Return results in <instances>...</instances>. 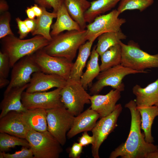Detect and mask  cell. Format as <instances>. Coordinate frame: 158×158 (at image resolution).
I'll return each mask as SVG.
<instances>
[{
  "mask_svg": "<svg viewBox=\"0 0 158 158\" xmlns=\"http://www.w3.org/2000/svg\"><path fill=\"white\" fill-rule=\"evenodd\" d=\"M93 42L87 41L81 45L78 49L76 59L73 63L70 78L80 81L83 73V70L87 61L90 55L91 50Z\"/></svg>",
  "mask_w": 158,
  "mask_h": 158,
  "instance_id": "cell-24",
  "label": "cell"
},
{
  "mask_svg": "<svg viewBox=\"0 0 158 158\" xmlns=\"http://www.w3.org/2000/svg\"><path fill=\"white\" fill-rule=\"evenodd\" d=\"M22 119L31 130L44 132L47 130L46 110L41 108L27 109L21 112Z\"/></svg>",
  "mask_w": 158,
  "mask_h": 158,
  "instance_id": "cell-20",
  "label": "cell"
},
{
  "mask_svg": "<svg viewBox=\"0 0 158 158\" xmlns=\"http://www.w3.org/2000/svg\"><path fill=\"white\" fill-rule=\"evenodd\" d=\"M12 68L10 82L4 94L12 88L28 84L32 74L41 71L35 60L34 54L21 58Z\"/></svg>",
  "mask_w": 158,
  "mask_h": 158,
  "instance_id": "cell-13",
  "label": "cell"
},
{
  "mask_svg": "<svg viewBox=\"0 0 158 158\" xmlns=\"http://www.w3.org/2000/svg\"><path fill=\"white\" fill-rule=\"evenodd\" d=\"M8 6L5 0H0V13L2 14L8 11Z\"/></svg>",
  "mask_w": 158,
  "mask_h": 158,
  "instance_id": "cell-41",
  "label": "cell"
},
{
  "mask_svg": "<svg viewBox=\"0 0 158 158\" xmlns=\"http://www.w3.org/2000/svg\"><path fill=\"white\" fill-rule=\"evenodd\" d=\"M23 21L28 28L30 32L32 33L35 30L37 25V19L27 18Z\"/></svg>",
  "mask_w": 158,
  "mask_h": 158,
  "instance_id": "cell-39",
  "label": "cell"
},
{
  "mask_svg": "<svg viewBox=\"0 0 158 158\" xmlns=\"http://www.w3.org/2000/svg\"><path fill=\"white\" fill-rule=\"evenodd\" d=\"M99 118V114L90 108L75 116L72 126L67 133V138L71 139L82 132L92 131Z\"/></svg>",
  "mask_w": 158,
  "mask_h": 158,
  "instance_id": "cell-17",
  "label": "cell"
},
{
  "mask_svg": "<svg viewBox=\"0 0 158 158\" xmlns=\"http://www.w3.org/2000/svg\"><path fill=\"white\" fill-rule=\"evenodd\" d=\"M146 71L132 69L120 64L101 71L96 78L97 80L90 89L91 95L98 94L106 86H110L121 92L124 90L122 80L126 75L139 73H147Z\"/></svg>",
  "mask_w": 158,
  "mask_h": 158,
  "instance_id": "cell-6",
  "label": "cell"
},
{
  "mask_svg": "<svg viewBox=\"0 0 158 158\" xmlns=\"http://www.w3.org/2000/svg\"><path fill=\"white\" fill-rule=\"evenodd\" d=\"M11 15L8 11L4 13L0 16V38L8 35H14L10 28Z\"/></svg>",
  "mask_w": 158,
  "mask_h": 158,
  "instance_id": "cell-32",
  "label": "cell"
},
{
  "mask_svg": "<svg viewBox=\"0 0 158 158\" xmlns=\"http://www.w3.org/2000/svg\"><path fill=\"white\" fill-rule=\"evenodd\" d=\"M25 139L34 158H58L63 152L62 145L48 130L40 132L31 130Z\"/></svg>",
  "mask_w": 158,
  "mask_h": 158,
  "instance_id": "cell-5",
  "label": "cell"
},
{
  "mask_svg": "<svg viewBox=\"0 0 158 158\" xmlns=\"http://www.w3.org/2000/svg\"><path fill=\"white\" fill-rule=\"evenodd\" d=\"M87 41L86 29L67 31L52 37L42 50L50 55L72 62L80 47Z\"/></svg>",
  "mask_w": 158,
  "mask_h": 158,
  "instance_id": "cell-2",
  "label": "cell"
},
{
  "mask_svg": "<svg viewBox=\"0 0 158 158\" xmlns=\"http://www.w3.org/2000/svg\"><path fill=\"white\" fill-rule=\"evenodd\" d=\"M56 13V20L51 26V30L50 34L52 37L59 34L64 31L81 30L79 25L71 17L63 3Z\"/></svg>",
  "mask_w": 158,
  "mask_h": 158,
  "instance_id": "cell-21",
  "label": "cell"
},
{
  "mask_svg": "<svg viewBox=\"0 0 158 158\" xmlns=\"http://www.w3.org/2000/svg\"><path fill=\"white\" fill-rule=\"evenodd\" d=\"M122 110L120 104H116L114 111L108 115L100 118L92 129L94 141L91 151L94 158H99V150L104 141L117 126L118 118Z\"/></svg>",
  "mask_w": 158,
  "mask_h": 158,
  "instance_id": "cell-11",
  "label": "cell"
},
{
  "mask_svg": "<svg viewBox=\"0 0 158 158\" xmlns=\"http://www.w3.org/2000/svg\"><path fill=\"white\" fill-rule=\"evenodd\" d=\"M0 158H4V156L3 154V152L0 151Z\"/></svg>",
  "mask_w": 158,
  "mask_h": 158,
  "instance_id": "cell-45",
  "label": "cell"
},
{
  "mask_svg": "<svg viewBox=\"0 0 158 158\" xmlns=\"http://www.w3.org/2000/svg\"><path fill=\"white\" fill-rule=\"evenodd\" d=\"M121 64L132 69L144 71L147 68H158V54L151 55L142 50L138 44L133 41L125 44L121 41Z\"/></svg>",
  "mask_w": 158,
  "mask_h": 158,
  "instance_id": "cell-4",
  "label": "cell"
},
{
  "mask_svg": "<svg viewBox=\"0 0 158 158\" xmlns=\"http://www.w3.org/2000/svg\"><path fill=\"white\" fill-rule=\"evenodd\" d=\"M141 118V129L143 130L145 141L149 143L154 142L151 132L152 127L155 118L158 116V107L152 106L137 107Z\"/></svg>",
  "mask_w": 158,
  "mask_h": 158,
  "instance_id": "cell-23",
  "label": "cell"
},
{
  "mask_svg": "<svg viewBox=\"0 0 158 158\" xmlns=\"http://www.w3.org/2000/svg\"><path fill=\"white\" fill-rule=\"evenodd\" d=\"M10 81L6 78L0 76V88L2 89L8 85L9 84Z\"/></svg>",
  "mask_w": 158,
  "mask_h": 158,
  "instance_id": "cell-42",
  "label": "cell"
},
{
  "mask_svg": "<svg viewBox=\"0 0 158 158\" xmlns=\"http://www.w3.org/2000/svg\"><path fill=\"white\" fill-rule=\"evenodd\" d=\"M47 130L62 145L71 128L75 116L64 107L46 110Z\"/></svg>",
  "mask_w": 158,
  "mask_h": 158,
  "instance_id": "cell-8",
  "label": "cell"
},
{
  "mask_svg": "<svg viewBox=\"0 0 158 158\" xmlns=\"http://www.w3.org/2000/svg\"><path fill=\"white\" fill-rule=\"evenodd\" d=\"M19 151L13 154L6 153L3 152L4 158H34L33 152L31 149L26 147H22Z\"/></svg>",
  "mask_w": 158,
  "mask_h": 158,
  "instance_id": "cell-34",
  "label": "cell"
},
{
  "mask_svg": "<svg viewBox=\"0 0 158 158\" xmlns=\"http://www.w3.org/2000/svg\"><path fill=\"white\" fill-rule=\"evenodd\" d=\"M94 139L92 136H90L85 131L81 137L78 139V143L82 146H85L90 144L92 145Z\"/></svg>",
  "mask_w": 158,
  "mask_h": 158,
  "instance_id": "cell-38",
  "label": "cell"
},
{
  "mask_svg": "<svg viewBox=\"0 0 158 158\" xmlns=\"http://www.w3.org/2000/svg\"><path fill=\"white\" fill-rule=\"evenodd\" d=\"M17 146L30 148L28 141L22 138L4 133H0V151L5 152Z\"/></svg>",
  "mask_w": 158,
  "mask_h": 158,
  "instance_id": "cell-30",
  "label": "cell"
},
{
  "mask_svg": "<svg viewBox=\"0 0 158 158\" xmlns=\"http://www.w3.org/2000/svg\"><path fill=\"white\" fill-rule=\"evenodd\" d=\"M11 68L10 60L8 55L0 51V76L7 78Z\"/></svg>",
  "mask_w": 158,
  "mask_h": 158,
  "instance_id": "cell-33",
  "label": "cell"
},
{
  "mask_svg": "<svg viewBox=\"0 0 158 158\" xmlns=\"http://www.w3.org/2000/svg\"><path fill=\"white\" fill-rule=\"evenodd\" d=\"M83 146L79 143L75 142L72 145L69 150V157L79 158L82 152Z\"/></svg>",
  "mask_w": 158,
  "mask_h": 158,
  "instance_id": "cell-37",
  "label": "cell"
},
{
  "mask_svg": "<svg viewBox=\"0 0 158 158\" xmlns=\"http://www.w3.org/2000/svg\"><path fill=\"white\" fill-rule=\"evenodd\" d=\"M137 107H158V78L144 88L136 85L132 88Z\"/></svg>",
  "mask_w": 158,
  "mask_h": 158,
  "instance_id": "cell-18",
  "label": "cell"
},
{
  "mask_svg": "<svg viewBox=\"0 0 158 158\" xmlns=\"http://www.w3.org/2000/svg\"><path fill=\"white\" fill-rule=\"evenodd\" d=\"M28 84L12 88L4 94L0 105L1 110L0 118L11 111L22 112L26 111L22 102L21 97L23 92L26 90Z\"/></svg>",
  "mask_w": 158,
  "mask_h": 158,
  "instance_id": "cell-19",
  "label": "cell"
},
{
  "mask_svg": "<svg viewBox=\"0 0 158 158\" xmlns=\"http://www.w3.org/2000/svg\"><path fill=\"white\" fill-rule=\"evenodd\" d=\"M67 82V80L58 75L39 71L32 74L25 91L33 93L45 92L54 87L62 88Z\"/></svg>",
  "mask_w": 158,
  "mask_h": 158,
  "instance_id": "cell-14",
  "label": "cell"
},
{
  "mask_svg": "<svg viewBox=\"0 0 158 158\" xmlns=\"http://www.w3.org/2000/svg\"><path fill=\"white\" fill-rule=\"evenodd\" d=\"M63 3L71 17L81 29H85L87 25L85 15L90 6L91 2L87 0H63Z\"/></svg>",
  "mask_w": 158,
  "mask_h": 158,
  "instance_id": "cell-22",
  "label": "cell"
},
{
  "mask_svg": "<svg viewBox=\"0 0 158 158\" xmlns=\"http://www.w3.org/2000/svg\"><path fill=\"white\" fill-rule=\"evenodd\" d=\"M61 88L49 92L28 93L24 91L22 102L26 109L37 108L46 110L64 107L60 94Z\"/></svg>",
  "mask_w": 158,
  "mask_h": 158,
  "instance_id": "cell-10",
  "label": "cell"
},
{
  "mask_svg": "<svg viewBox=\"0 0 158 158\" xmlns=\"http://www.w3.org/2000/svg\"><path fill=\"white\" fill-rule=\"evenodd\" d=\"M42 7L43 11L42 14L37 17L36 27L32 34L34 36L41 35L50 41L52 39L50 30L53 19L56 18L57 13L54 11L48 12L46 8Z\"/></svg>",
  "mask_w": 158,
  "mask_h": 158,
  "instance_id": "cell-25",
  "label": "cell"
},
{
  "mask_svg": "<svg viewBox=\"0 0 158 158\" xmlns=\"http://www.w3.org/2000/svg\"><path fill=\"white\" fill-rule=\"evenodd\" d=\"M31 130L23 121L21 112L11 111L0 118V133L25 139L28 132Z\"/></svg>",
  "mask_w": 158,
  "mask_h": 158,
  "instance_id": "cell-15",
  "label": "cell"
},
{
  "mask_svg": "<svg viewBox=\"0 0 158 158\" xmlns=\"http://www.w3.org/2000/svg\"><path fill=\"white\" fill-rule=\"evenodd\" d=\"M36 4L46 8H52L54 12L56 13L63 3V0H34Z\"/></svg>",
  "mask_w": 158,
  "mask_h": 158,
  "instance_id": "cell-35",
  "label": "cell"
},
{
  "mask_svg": "<svg viewBox=\"0 0 158 158\" xmlns=\"http://www.w3.org/2000/svg\"><path fill=\"white\" fill-rule=\"evenodd\" d=\"M85 90L80 80L70 78L61 90V99L64 107L75 116L83 112L85 104H90L91 95Z\"/></svg>",
  "mask_w": 158,
  "mask_h": 158,
  "instance_id": "cell-7",
  "label": "cell"
},
{
  "mask_svg": "<svg viewBox=\"0 0 158 158\" xmlns=\"http://www.w3.org/2000/svg\"><path fill=\"white\" fill-rule=\"evenodd\" d=\"M25 12L29 18L34 19L36 16L34 11L31 7H27L25 10Z\"/></svg>",
  "mask_w": 158,
  "mask_h": 158,
  "instance_id": "cell-43",
  "label": "cell"
},
{
  "mask_svg": "<svg viewBox=\"0 0 158 158\" xmlns=\"http://www.w3.org/2000/svg\"><path fill=\"white\" fill-rule=\"evenodd\" d=\"M125 108L130 110L131 124L129 135L126 140L111 153L109 158H147L150 153L158 150V146L147 142L141 131V118L135 100L126 104Z\"/></svg>",
  "mask_w": 158,
  "mask_h": 158,
  "instance_id": "cell-1",
  "label": "cell"
},
{
  "mask_svg": "<svg viewBox=\"0 0 158 158\" xmlns=\"http://www.w3.org/2000/svg\"><path fill=\"white\" fill-rule=\"evenodd\" d=\"M154 0H121L117 9L120 14L128 10L137 9L142 12L151 5Z\"/></svg>",
  "mask_w": 158,
  "mask_h": 158,
  "instance_id": "cell-31",
  "label": "cell"
},
{
  "mask_svg": "<svg viewBox=\"0 0 158 158\" xmlns=\"http://www.w3.org/2000/svg\"><path fill=\"white\" fill-rule=\"evenodd\" d=\"M121 0H95L91 2L90 7L86 12L85 19L89 23L98 16L114 8Z\"/></svg>",
  "mask_w": 158,
  "mask_h": 158,
  "instance_id": "cell-27",
  "label": "cell"
},
{
  "mask_svg": "<svg viewBox=\"0 0 158 158\" xmlns=\"http://www.w3.org/2000/svg\"><path fill=\"white\" fill-rule=\"evenodd\" d=\"M120 14L115 9L106 14L97 17L91 23L87 25V41L94 42L100 35L109 32L121 30V26L126 22L125 19L118 17Z\"/></svg>",
  "mask_w": 158,
  "mask_h": 158,
  "instance_id": "cell-9",
  "label": "cell"
},
{
  "mask_svg": "<svg viewBox=\"0 0 158 158\" xmlns=\"http://www.w3.org/2000/svg\"><path fill=\"white\" fill-rule=\"evenodd\" d=\"M121 92L117 90H111L105 95H91L90 108L99 114L100 118L108 115L114 110L121 98Z\"/></svg>",
  "mask_w": 158,
  "mask_h": 158,
  "instance_id": "cell-16",
  "label": "cell"
},
{
  "mask_svg": "<svg viewBox=\"0 0 158 158\" xmlns=\"http://www.w3.org/2000/svg\"><path fill=\"white\" fill-rule=\"evenodd\" d=\"M34 57L41 71L47 74L58 75L67 80L70 78L73 64L72 62L64 58L50 55L42 49L35 53Z\"/></svg>",
  "mask_w": 158,
  "mask_h": 158,
  "instance_id": "cell-12",
  "label": "cell"
},
{
  "mask_svg": "<svg viewBox=\"0 0 158 158\" xmlns=\"http://www.w3.org/2000/svg\"><path fill=\"white\" fill-rule=\"evenodd\" d=\"M96 48V46L94 47L91 52L86 69L80 80L81 83L85 89L101 72L98 62L99 55L97 51Z\"/></svg>",
  "mask_w": 158,
  "mask_h": 158,
  "instance_id": "cell-26",
  "label": "cell"
},
{
  "mask_svg": "<svg viewBox=\"0 0 158 158\" xmlns=\"http://www.w3.org/2000/svg\"><path fill=\"white\" fill-rule=\"evenodd\" d=\"M30 7L34 11L37 17L40 16L42 14L43 11L41 6L37 4H35Z\"/></svg>",
  "mask_w": 158,
  "mask_h": 158,
  "instance_id": "cell-40",
  "label": "cell"
},
{
  "mask_svg": "<svg viewBox=\"0 0 158 158\" xmlns=\"http://www.w3.org/2000/svg\"><path fill=\"white\" fill-rule=\"evenodd\" d=\"M101 64L100 71L107 70L121 64V48L120 44L112 46L100 56Z\"/></svg>",
  "mask_w": 158,
  "mask_h": 158,
  "instance_id": "cell-29",
  "label": "cell"
},
{
  "mask_svg": "<svg viewBox=\"0 0 158 158\" xmlns=\"http://www.w3.org/2000/svg\"><path fill=\"white\" fill-rule=\"evenodd\" d=\"M126 37L121 30L102 34L98 37L96 50L100 56L111 47L119 44L121 40L126 39Z\"/></svg>",
  "mask_w": 158,
  "mask_h": 158,
  "instance_id": "cell-28",
  "label": "cell"
},
{
  "mask_svg": "<svg viewBox=\"0 0 158 158\" xmlns=\"http://www.w3.org/2000/svg\"><path fill=\"white\" fill-rule=\"evenodd\" d=\"M147 158H158V150L149 154Z\"/></svg>",
  "mask_w": 158,
  "mask_h": 158,
  "instance_id": "cell-44",
  "label": "cell"
},
{
  "mask_svg": "<svg viewBox=\"0 0 158 158\" xmlns=\"http://www.w3.org/2000/svg\"><path fill=\"white\" fill-rule=\"evenodd\" d=\"M1 40L2 51L9 57L11 68L23 57L43 49L50 41L40 35L27 39H20L14 35H8Z\"/></svg>",
  "mask_w": 158,
  "mask_h": 158,
  "instance_id": "cell-3",
  "label": "cell"
},
{
  "mask_svg": "<svg viewBox=\"0 0 158 158\" xmlns=\"http://www.w3.org/2000/svg\"><path fill=\"white\" fill-rule=\"evenodd\" d=\"M16 20L18 29L19 38L20 39H24L28 36L29 33L30 32V31L23 20H22L19 17L16 18Z\"/></svg>",
  "mask_w": 158,
  "mask_h": 158,
  "instance_id": "cell-36",
  "label": "cell"
}]
</instances>
